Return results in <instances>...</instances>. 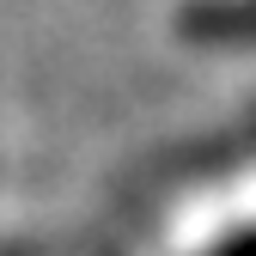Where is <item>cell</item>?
<instances>
[{"label": "cell", "instance_id": "obj_2", "mask_svg": "<svg viewBox=\"0 0 256 256\" xmlns=\"http://www.w3.org/2000/svg\"><path fill=\"white\" fill-rule=\"evenodd\" d=\"M208 256H256V232H238V238H226V244H214Z\"/></svg>", "mask_w": 256, "mask_h": 256}, {"label": "cell", "instance_id": "obj_1", "mask_svg": "<svg viewBox=\"0 0 256 256\" xmlns=\"http://www.w3.org/2000/svg\"><path fill=\"white\" fill-rule=\"evenodd\" d=\"M177 24L196 43H256V0H189Z\"/></svg>", "mask_w": 256, "mask_h": 256}]
</instances>
